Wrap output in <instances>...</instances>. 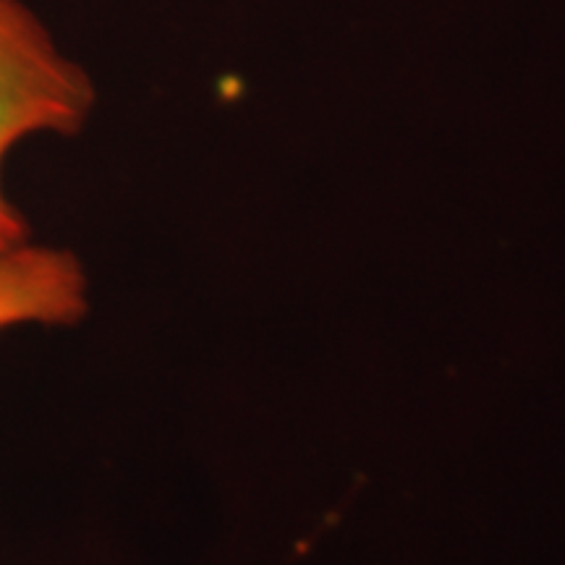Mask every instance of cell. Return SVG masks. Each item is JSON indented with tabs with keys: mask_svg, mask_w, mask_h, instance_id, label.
Masks as SVG:
<instances>
[{
	"mask_svg": "<svg viewBox=\"0 0 565 565\" xmlns=\"http://www.w3.org/2000/svg\"><path fill=\"white\" fill-rule=\"evenodd\" d=\"M95 108L87 68L63 51L26 0H0V254L30 244V223L6 189V162L38 137L84 129Z\"/></svg>",
	"mask_w": 565,
	"mask_h": 565,
	"instance_id": "1",
	"label": "cell"
}]
</instances>
